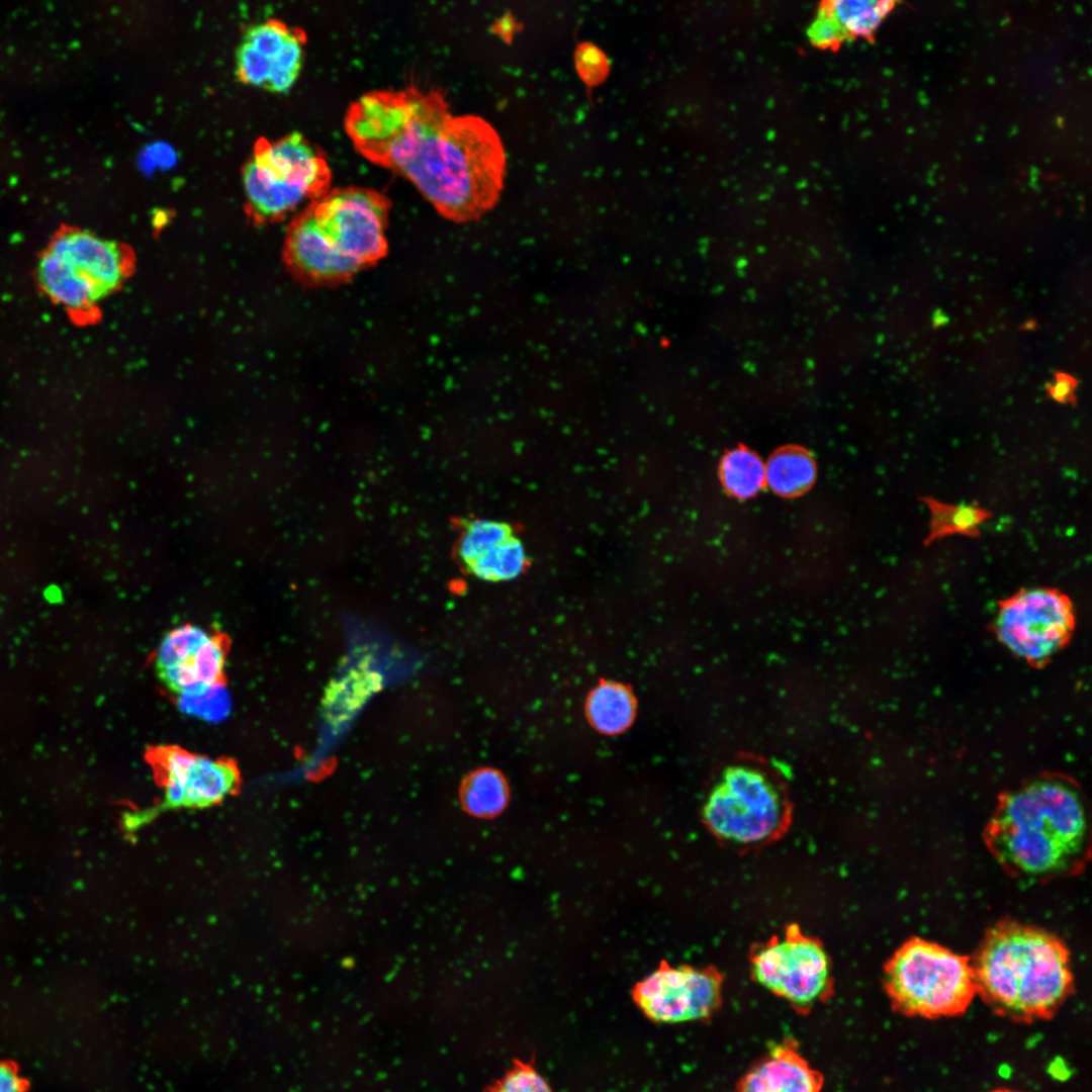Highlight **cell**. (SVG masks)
Listing matches in <instances>:
<instances>
[{"instance_id": "11", "label": "cell", "mask_w": 1092, "mask_h": 1092, "mask_svg": "<svg viewBox=\"0 0 1092 1092\" xmlns=\"http://www.w3.org/2000/svg\"><path fill=\"white\" fill-rule=\"evenodd\" d=\"M149 761L163 787L162 808H207L223 801L240 784L234 761L195 754L178 746L154 748Z\"/></svg>"}, {"instance_id": "32", "label": "cell", "mask_w": 1092, "mask_h": 1092, "mask_svg": "<svg viewBox=\"0 0 1092 1092\" xmlns=\"http://www.w3.org/2000/svg\"><path fill=\"white\" fill-rule=\"evenodd\" d=\"M1077 381L1069 374L1059 372L1055 381L1048 385L1050 396L1060 403H1075Z\"/></svg>"}, {"instance_id": "3", "label": "cell", "mask_w": 1092, "mask_h": 1092, "mask_svg": "<svg viewBox=\"0 0 1092 1092\" xmlns=\"http://www.w3.org/2000/svg\"><path fill=\"white\" fill-rule=\"evenodd\" d=\"M971 962L977 994L994 1011L1019 1022L1052 1017L1074 989L1067 945L1034 925L996 923Z\"/></svg>"}, {"instance_id": "8", "label": "cell", "mask_w": 1092, "mask_h": 1092, "mask_svg": "<svg viewBox=\"0 0 1092 1092\" xmlns=\"http://www.w3.org/2000/svg\"><path fill=\"white\" fill-rule=\"evenodd\" d=\"M309 206L325 242L356 274L386 255L391 202L383 193L369 187L333 188Z\"/></svg>"}, {"instance_id": "21", "label": "cell", "mask_w": 1092, "mask_h": 1092, "mask_svg": "<svg viewBox=\"0 0 1092 1092\" xmlns=\"http://www.w3.org/2000/svg\"><path fill=\"white\" fill-rule=\"evenodd\" d=\"M526 564L525 547L514 533L488 548L466 567L479 579L499 582L518 577Z\"/></svg>"}, {"instance_id": "4", "label": "cell", "mask_w": 1092, "mask_h": 1092, "mask_svg": "<svg viewBox=\"0 0 1092 1092\" xmlns=\"http://www.w3.org/2000/svg\"><path fill=\"white\" fill-rule=\"evenodd\" d=\"M133 257L112 240L73 226L59 230L40 253V291L78 324L95 322L100 303L129 276Z\"/></svg>"}, {"instance_id": "12", "label": "cell", "mask_w": 1092, "mask_h": 1092, "mask_svg": "<svg viewBox=\"0 0 1092 1092\" xmlns=\"http://www.w3.org/2000/svg\"><path fill=\"white\" fill-rule=\"evenodd\" d=\"M226 640L191 624L169 631L154 657L163 686L178 696L201 695L224 678Z\"/></svg>"}, {"instance_id": "26", "label": "cell", "mask_w": 1092, "mask_h": 1092, "mask_svg": "<svg viewBox=\"0 0 1092 1092\" xmlns=\"http://www.w3.org/2000/svg\"><path fill=\"white\" fill-rule=\"evenodd\" d=\"M293 29L294 27H289L281 20L269 19L249 26L243 40L272 61L290 37Z\"/></svg>"}, {"instance_id": "23", "label": "cell", "mask_w": 1092, "mask_h": 1092, "mask_svg": "<svg viewBox=\"0 0 1092 1092\" xmlns=\"http://www.w3.org/2000/svg\"><path fill=\"white\" fill-rule=\"evenodd\" d=\"M829 8L847 39L871 35L892 10V1H828Z\"/></svg>"}, {"instance_id": "10", "label": "cell", "mask_w": 1092, "mask_h": 1092, "mask_svg": "<svg viewBox=\"0 0 1092 1092\" xmlns=\"http://www.w3.org/2000/svg\"><path fill=\"white\" fill-rule=\"evenodd\" d=\"M723 989L724 977L713 966H673L662 961L633 986L631 997L653 1023L704 1022L720 1010Z\"/></svg>"}, {"instance_id": "1", "label": "cell", "mask_w": 1092, "mask_h": 1092, "mask_svg": "<svg viewBox=\"0 0 1092 1092\" xmlns=\"http://www.w3.org/2000/svg\"><path fill=\"white\" fill-rule=\"evenodd\" d=\"M344 127L360 155L410 180L447 219L476 220L500 196L499 134L478 115L453 114L440 89L368 91L350 103Z\"/></svg>"}, {"instance_id": "13", "label": "cell", "mask_w": 1092, "mask_h": 1092, "mask_svg": "<svg viewBox=\"0 0 1092 1092\" xmlns=\"http://www.w3.org/2000/svg\"><path fill=\"white\" fill-rule=\"evenodd\" d=\"M252 160L264 178L302 193L309 202L330 190L332 172L326 155L298 131L276 142L259 139Z\"/></svg>"}, {"instance_id": "18", "label": "cell", "mask_w": 1092, "mask_h": 1092, "mask_svg": "<svg viewBox=\"0 0 1092 1092\" xmlns=\"http://www.w3.org/2000/svg\"><path fill=\"white\" fill-rule=\"evenodd\" d=\"M459 796L460 803L468 814L478 818H493L506 809L510 800V789L499 770L482 767L473 770L462 781Z\"/></svg>"}, {"instance_id": "28", "label": "cell", "mask_w": 1092, "mask_h": 1092, "mask_svg": "<svg viewBox=\"0 0 1092 1092\" xmlns=\"http://www.w3.org/2000/svg\"><path fill=\"white\" fill-rule=\"evenodd\" d=\"M271 72V61L246 41L236 52V75L239 80L252 86L266 87Z\"/></svg>"}, {"instance_id": "2", "label": "cell", "mask_w": 1092, "mask_h": 1092, "mask_svg": "<svg viewBox=\"0 0 1092 1092\" xmlns=\"http://www.w3.org/2000/svg\"><path fill=\"white\" fill-rule=\"evenodd\" d=\"M984 839L1003 870L1025 882L1075 876L1091 855L1084 798L1059 777L1038 778L1003 794Z\"/></svg>"}, {"instance_id": "29", "label": "cell", "mask_w": 1092, "mask_h": 1092, "mask_svg": "<svg viewBox=\"0 0 1092 1092\" xmlns=\"http://www.w3.org/2000/svg\"><path fill=\"white\" fill-rule=\"evenodd\" d=\"M575 67L582 81L588 86L601 84L608 76L610 64L607 56L595 44L580 43L575 51Z\"/></svg>"}, {"instance_id": "31", "label": "cell", "mask_w": 1092, "mask_h": 1092, "mask_svg": "<svg viewBox=\"0 0 1092 1092\" xmlns=\"http://www.w3.org/2000/svg\"><path fill=\"white\" fill-rule=\"evenodd\" d=\"M0 1092H29V1083L17 1065L0 1059Z\"/></svg>"}, {"instance_id": "33", "label": "cell", "mask_w": 1092, "mask_h": 1092, "mask_svg": "<svg viewBox=\"0 0 1092 1092\" xmlns=\"http://www.w3.org/2000/svg\"><path fill=\"white\" fill-rule=\"evenodd\" d=\"M991 1092H1019V1091H1015V1090L1007 1089V1088H999V1089H995V1090H993Z\"/></svg>"}, {"instance_id": "15", "label": "cell", "mask_w": 1092, "mask_h": 1092, "mask_svg": "<svg viewBox=\"0 0 1092 1092\" xmlns=\"http://www.w3.org/2000/svg\"><path fill=\"white\" fill-rule=\"evenodd\" d=\"M823 1074L800 1052L792 1037L772 1043L739 1077L734 1092H822Z\"/></svg>"}, {"instance_id": "9", "label": "cell", "mask_w": 1092, "mask_h": 1092, "mask_svg": "<svg viewBox=\"0 0 1092 1092\" xmlns=\"http://www.w3.org/2000/svg\"><path fill=\"white\" fill-rule=\"evenodd\" d=\"M995 632L1014 655L1043 663L1070 639L1075 627L1071 600L1054 588L1020 589L1000 602Z\"/></svg>"}, {"instance_id": "24", "label": "cell", "mask_w": 1092, "mask_h": 1092, "mask_svg": "<svg viewBox=\"0 0 1092 1092\" xmlns=\"http://www.w3.org/2000/svg\"><path fill=\"white\" fill-rule=\"evenodd\" d=\"M305 42L304 30L294 26L290 37L271 61L270 77L265 89L275 93H285L291 89L302 68Z\"/></svg>"}, {"instance_id": "19", "label": "cell", "mask_w": 1092, "mask_h": 1092, "mask_svg": "<svg viewBox=\"0 0 1092 1092\" xmlns=\"http://www.w3.org/2000/svg\"><path fill=\"white\" fill-rule=\"evenodd\" d=\"M921 499L930 513L929 532L924 544L950 535L978 537L980 527L991 517L988 510L975 504H945L930 496Z\"/></svg>"}, {"instance_id": "5", "label": "cell", "mask_w": 1092, "mask_h": 1092, "mask_svg": "<svg viewBox=\"0 0 1092 1092\" xmlns=\"http://www.w3.org/2000/svg\"><path fill=\"white\" fill-rule=\"evenodd\" d=\"M883 985L897 1012L927 1019L961 1015L977 995L971 959L920 937L891 956Z\"/></svg>"}, {"instance_id": "16", "label": "cell", "mask_w": 1092, "mask_h": 1092, "mask_svg": "<svg viewBox=\"0 0 1092 1092\" xmlns=\"http://www.w3.org/2000/svg\"><path fill=\"white\" fill-rule=\"evenodd\" d=\"M243 181L248 212L259 222L283 218L307 200L302 193L264 178L252 159L244 167Z\"/></svg>"}, {"instance_id": "25", "label": "cell", "mask_w": 1092, "mask_h": 1092, "mask_svg": "<svg viewBox=\"0 0 1092 1092\" xmlns=\"http://www.w3.org/2000/svg\"><path fill=\"white\" fill-rule=\"evenodd\" d=\"M513 534V529L504 522L490 519L473 520L465 526L461 534L459 557L467 566L488 548Z\"/></svg>"}, {"instance_id": "20", "label": "cell", "mask_w": 1092, "mask_h": 1092, "mask_svg": "<svg viewBox=\"0 0 1092 1092\" xmlns=\"http://www.w3.org/2000/svg\"><path fill=\"white\" fill-rule=\"evenodd\" d=\"M765 465V483L778 494L795 496L814 482L816 465L811 455L797 447L775 453Z\"/></svg>"}, {"instance_id": "7", "label": "cell", "mask_w": 1092, "mask_h": 1092, "mask_svg": "<svg viewBox=\"0 0 1092 1092\" xmlns=\"http://www.w3.org/2000/svg\"><path fill=\"white\" fill-rule=\"evenodd\" d=\"M751 978L799 1014H807L834 994L833 965L824 944L795 923L754 945Z\"/></svg>"}, {"instance_id": "30", "label": "cell", "mask_w": 1092, "mask_h": 1092, "mask_svg": "<svg viewBox=\"0 0 1092 1092\" xmlns=\"http://www.w3.org/2000/svg\"><path fill=\"white\" fill-rule=\"evenodd\" d=\"M810 40L819 48H833L847 39L834 18L829 5L824 2L808 30Z\"/></svg>"}, {"instance_id": "22", "label": "cell", "mask_w": 1092, "mask_h": 1092, "mask_svg": "<svg viewBox=\"0 0 1092 1092\" xmlns=\"http://www.w3.org/2000/svg\"><path fill=\"white\" fill-rule=\"evenodd\" d=\"M720 478L728 493L748 498L765 484V465L755 453L737 448L723 457Z\"/></svg>"}, {"instance_id": "17", "label": "cell", "mask_w": 1092, "mask_h": 1092, "mask_svg": "<svg viewBox=\"0 0 1092 1092\" xmlns=\"http://www.w3.org/2000/svg\"><path fill=\"white\" fill-rule=\"evenodd\" d=\"M585 714L590 725L599 732L619 734L632 724L636 715V700L624 685L605 681L588 695Z\"/></svg>"}, {"instance_id": "27", "label": "cell", "mask_w": 1092, "mask_h": 1092, "mask_svg": "<svg viewBox=\"0 0 1092 1092\" xmlns=\"http://www.w3.org/2000/svg\"><path fill=\"white\" fill-rule=\"evenodd\" d=\"M489 1092H554L532 1061L515 1060Z\"/></svg>"}, {"instance_id": "14", "label": "cell", "mask_w": 1092, "mask_h": 1092, "mask_svg": "<svg viewBox=\"0 0 1092 1092\" xmlns=\"http://www.w3.org/2000/svg\"><path fill=\"white\" fill-rule=\"evenodd\" d=\"M284 260L291 273L306 285H338L356 275L325 242L309 204L288 228Z\"/></svg>"}, {"instance_id": "6", "label": "cell", "mask_w": 1092, "mask_h": 1092, "mask_svg": "<svg viewBox=\"0 0 1092 1092\" xmlns=\"http://www.w3.org/2000/svg\"><path fill=\"white\" fill-rule=\"evenodd\" d=\"M703 823L719 841L755 848L779 840L790 826V809L779 787L757 768H728L703 806Z\"/></svg>"}]
</instances>
